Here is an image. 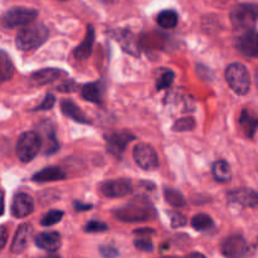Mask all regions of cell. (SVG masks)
I'll list each match as a JSON object with an SVG mask.
<instances>
[{
  "mask_svg": "<svg viewBox=\"0 0 258 258\" xmlns=\"http://www.w3.org/2000/svg\"><path fill=\"white\" fill-rule=\"evenodd\" d=\"M113 216L121 222L135 223V222H148L156 218V212L148 201L134 199L131 203L113 211Z\"/></svg>",
  "mask_w": 258,
  "mask_h": 258,
  "instance_id": "cell-1",
  "label": "cell"
},
{
  "mask_svg": "<svg viewBox=\"0 0 258 258\" xmlns=\"http://www.w3.org/2000/svg\"><path fill=\"white\" fill-rule=\"evenodd\" d=\"M48 35L49 30L44 24H29L18 32L15 37V45L20 50L35 49L48 39Z\"/></svg>",
  "mask_w": 258,
  "mask_h": 258,
  "instance_id": "cell-2",
  "label": "cell"
},
{
  "mask_svg": "<svg viewBox=\"0 0 258 258\" xmlns=\"http://www.w3.org/2000/svg\"><path fill=\"white\" fill-rule=\"evenodd\" d=\"M231 23L238 32H248L256 27L258 22V5L251 3H241L232 9Z\"/></svg>",
  "mask_w": 258,
  "mask_h": 258,
  "instance_id": "cell-3",
  "label": "cell"
},
{
  "mask_svg": "<svg viewBox=\"0 0 258 258\" xmlns=\"http://www.w3.org/2000/svg\"><path fill=\"white\" fill-rule=\"evenodd\" d=\"M226 78L229 87L237 95H246L251 88V75L246 66L242 63H232L226 71Z\"/></svg>",
  "mask_w": 258,
  "mask_h": 258,
  "instance_id": "cell-4",
  "label": "cell"
},
{
  "mask_svg": "<svg viewBox=\"0 0 258 258\" xmlns=\"http://www.w3.org/2000/svg\"><path fill=\"white\" fill-rule=\"evenodd\" d=\"M42 149V141L37 131H27L19 136L17 143V156L23 163L32 161Z\"/></svg>",
  "mask_w": 258,
  "mask_h": 258,
  "instance_id": "cell-5",
  "label": "cell"
},
{
  "mask_svg": "<svg viewBox=\"0 0 258 258\" xmlns=\"http://www.w3.org/2000/svg\"><path fill=\"white\" fill-rule=\"evenodd\" d=\"M38 17V12L30 8H12L8 10L2 18V22L5 27L15 28V27H27L32 24Z\"/></svg>",
  "mask_w": 258,
  "mask_h": 258,
  "instance_id": "cell-6",
  "label": "cell"
},
{
  "mask_svg": "<svg viewBox=\"0 0 258 258\" xmlns=\"http://www.w3.org/2000/svg\"><path fill=\"white\" fill-rule=\"evenodd\" d=\"M133 156L135 163L144 170H154L159 166V158L155 149L145 143H140L134 148Z\"/></svg>",
  "mask_w": 258,
  "mask_h": 258,
  "instance_id": "cell-7",
  "label": "cell"
},
{
  "mask_svg": "<svg viewBox=\"0 0 258 258\" xmlns=\"http://www.w3.org/2000/svg\"><path fill=\"white\" fill-rule=\"evenodd\" d=\"M133 140H135V136L126 130L115 131V133L108 134V135L106 136L107 151L110 154H112L113 156L120 158L123 154V151L126 150V146H127Z\"/></svg>",
  "mask_w": 258,
  "mask_h": 258,
  "instance_id": "cell-8",
  "label": "cell"
},
{
  "mask_svg": "<svg viewBox=\"0 0 258 258\" xmlns=\"http://www.w3.org/2000/svg\"><path fill=\"white\" fill-rule=\"evenodd\" d=\"M223 256L227 258H243L249 252V246L242 236H231L224 239L221 244Z\"/></svg>",
  "mask_w": 258,
  "mask_h": 258,
  "instance_id": "cell-9",
  "label": "cell"
},
{
  "mask_svg": "<svg viewBox=\"0 0 258 258\" xmlns=\"http://www.w3.org/2000/svg\"><path fill=\"white\" fill-rule=\"evenodd\" d=\"M236 48L248 58H258V32L252 29L241 33L236 39Z\"/></svg>",
  "mask_w": 258,
  "mask_h": 258,
  "instance_id": "cell-10",
  "label": "cell"
},
{
  "mask_svg": "<svg viewBox=\"0 0 258 258\" xmlns=\"http://www.w3.org/2000/svg\"><path fill=\"white\" fill-rule=\"evenodd\" d=\"M100 190L107 198H122L133 190L131 181L127 179L106 180L100 184Z\"/></svg>",
  "mask_w": 258,
  "mask_h": 258,
  "instance_id": "cell-11",
  "label": "cell"
},
{
  "mask_svg": "<svg viewBox=\"0 0 258 258\" xmlns=\"http://www.w3.org/2000/svg\"><path fill=\"white\" fill-rule=\"evenodd\" d=\"M228 199L232 203L239 204L246 208L258 209V193L253 189L249 188H239L236 190H232L228 194Z\"/></svg>",
  "mask_w": 258,
  "mask_h": 258,
  "instance_id": "cell-12",
  "label": "cell"
},
{
  "mask_svg": "<svg viewBox=\"0 0 258 258\" xmlns=\"http://www.w3.org/2000/svg\"><path fill=\"white\" fill-rule=\"evenodd\" d=\"M34 211V201L27 193H18L12 202V214L15 218H24Z\"/></svg>",
  "mask_w": 258,
  "mask_h": 258,
  "instance_id": "cell-13",
  "label": "cell"
},
{
  "mask_svg": "<svg viewBox=\"0 0 258 258\" xmlns=\"http://www.w3.org/2000/svg\"><path fill=\"white\" fill-rule=\"evenodd\" d=\"M38 135H39L40 141H42V146L44 149L45 155H52V154L57 153V150L59 149V144H58L57 138H55L54 128L49 122H45L40 126Z\"/></svg>",
  "mask_w": 258,
  "mask_h": 258,
  "instance_id": "cell-14",
  "label": "cell"
},
{
  "mask_svg": "<svg viewBox=\"0 0 258 258\" xmlns=\"http://www.w3.org/2000/svg\"><path fill=\"white\" fill-rule=\"evenodd\" d=\"M32 234H33V227L30 224H22L19 226L18 228L17 233H15L14 239H13V243H12V252L14 254H19L23 253L25 251V248L28 247L29 244L30 238H32Z\"/></svg>",
  "mask_w": 258,
  "mask_h": 258,
  "instance_id": "cell-15",
  "label": "cell"
},
{
  "mask_svg": "<svg viewBox=\"0 0 258 258\" xmlns=\"http://www.w3.org/2000/svg\"><path fill=\"white\" fill-rule=\"evenodd\" d=\"M35 244L38 248L48 252H55L60 248L62 239L58 232H43L35 237Z\"/></svg>",
  "mask_w": 258,
  "mask_h": 258,
  "instance_id": "cell-16",
  "label": "cell"
},
{
  "mask_svg": "<svg viewBox=\"0 0 258 258\" xmlns=\"http://www.w3.org/2000/svg\"><path fill=\"white\" fill-rule=\"evenodd\" d=\"M64 75L66 73L63 71L58 70V68H44V70L33 73L32 77H30V82L34 86H44L59 80L60 76Z\"/></svg>",
  "mask_w": 258,
  "mask_h": 258,
  "instance_id": "cell-17",
  "label": "cell"
},
{
  "mask_svg": "<svg viewBox=\"0 0 258 258\" xmlns=\"http://www.w3.org/2000/svg\"><path fill=\"white\" fill-rule=\"evenodd\" d=\"M93 43H95V29H93L92 25H88L85 39H83V42L81 43V44L76 48L75 52H73L76 59H87V58L92 54Z\"/></svg>",
  "mask_w": 258,
  "mask_h": 258,
  "instance_id": "cell-18",
  "label": "cell"
},
{
  "mask_svg": "<svg viewBox=\"0 0 258 258\" xmlns=\"http://www.w3.org/2000/svg\"><path fill=\"white\" fill-rule=\"evenodd\" d=\"M66 179L64 171L58 166H48L33 175L32 180L35 183H49V181H58Z\"/></svg>",
  "mask_w": 258,
  "mask_h": 258,
  "instance_id": "cell-19",
  "label": "cell"
},
{
  "mask_svg": "<svg viewBox=\"0 0 258 258\" xmlns=\"http://www.w3.org/2000/svg\"><path fill=\"white\" fill-rule=\"evenodd\" d=\"M239 125H241L242 130L247 138H253L258 128V116L251 110L244 108L239 116Z\"/></svg>",
  "mask_w": 258,
  "mask_h": 258,
  "instance_id": "cell-20",
  "label": "cell"
},
{
  "mask_svg": "<svg viewBox=\"0 0 258 258\" xmlns=\"http://www.w3.org/2000/svg\"><path fill=\"white\" fill-rule=\"evenodd\" d=\"M60 110H62V112L64 113L66 116L72 118L76 122L86 123V125H87V123H91L90 118L86 116V113L83 112L75 102H72V101L63 100L62 102H60Z\"/></svg>",
  "mask_w": 258,
  "mask_h": 258,
  "instance_id": "cell-21",
  "label": "cell"
},
{
  "mask_svg": "<svg viewBox=\"0 0 258 258\" xmlns=\"http://www.w3.org/2000/svg\"><path fill=\"white\" fill-rule=\"evenodd\" d=\"M103 90H105L103 83L101 81H97V82L87 83V85L83 86L81 95L86 101H90V102L93 103H101L102 102Z\"/></svg>",
  "mask_w": 258,
  "mask_h": 258,
  "instance_id": "cell-22",
  "label": "cell"
},
{
  "mask_svg": "<svg viewBox=\"0 0 258 258\" xmlns=\"http://www.w3.org/2000/svg\"><path fill=\"white\" fill-rule=\"evenodd\" d=\"M213 176L216 178L217 181L221 183H227L232 179V170L231 166L227 161L218 160L213 164Z\"/></svg>",
  "mask_w": 258,
  "mask_h": 258,
  "instance_id": "cell-23",
  "label": "cell"
},
{
  "mask_svg": "<svg viewBox=\"0 0 258 258\" xmlns=\"http://www.w3.org/2000/svg\"><path fill=\"white\" fill-rule=\"evenodd\" d=\"M13 73H14V66L9 55L0 50V85L9 81L13 77Z\"/></svg>",
  "mask_w": 258,
  "mask_h": 258,
  "instance_id": "cell-24",
  "label": "cell"
},
{
  "mask_svg": "<svg viewBox=\"0 0 258 258\" xmlns=\"http://www.w3.org/2000/svg\"><path fill=\"white\" fill-rule=\"evenodd\" d=\"M158 24L165 29H171L178 24V14L174 10H164L158 15Z\"/></svg>",
  "mask_w": 258,
  "mask_h": 258,
  "instance_id": "cell-25",
  "label": "cell"
},
{
  "mask_svg": "<svg viewBox=\"0 0 258 258\" xmlns=\"http://www.w3.org/2000/svg\"><path fill=\"white\" fill-rule=\"evenodd\" d=\"M164 197H165V201L168 202L171 207L180 208V207L185 206V198H184L183 194L179 190H176V189L165 188L164 189Z\"/></svg>",
  "mask_w": 258,
  "mask_h": 258,
  "instance_id": "cell-26",
  "label": "cell"
},
{
  "mask_svg": "<svg viewBox=\"0 0 258 258\" xmlns=\"http://www.w3.org/2000/svg\"><path fill=\"white\" fill-rule=\"evenodd\" d=\"M117 42L121 43V45H122L123 50H126V52H128L130 54L133 55H139L140 54V50H139V47L138 44H136L135 39L133 38V35H131V33H125V34H121L120 37L117 35Z\"/></svg>",
  "mask_w": 258,
  "mask_h": 258,
  "instance_id": "cell-27",
  "label": "cell"
},
{
  "mask_svg": "<svg viewBox=\"0 0 258 258\" xmlns=\"http://www.w3.org/2000/svg\"><path fill=\"white\" fill-rule=\"evenodd\" d=\"M214 226L213 219L208 214H197L191 218V227L197 231H208Z\"/></svg>",
  "mask_w": 258,
  "mask_h": 258,
  "instance_id": "cell-28",
  "label": "cell"
},
{
  "mask_svg": "<svg viewBox=\"0 0 258 258\" xmlns=\"http://www.w3.org/2000/svg\"><path fill=\"white\" fill-rule=\"evenodd\" d=\"M64 213L62 211H57V209H53V211L48 212L44 217L42 218L40 221V224L44 227H50V226H54V224L59 223L60 219L63 218Z\"/></svg>",
  "mask_w": 258,
  "mask_h": 258,
  "instance_id": "cell-29",
  "label": "cell"
},
{
  "mask_svg": "<svg viewBox=\"0 0 258 258\" xmlns=\"http://www.w3.org/2000/svg\"><path fill=\"white\" fill-rule=\"evenodd\" d=\"M196 127V121L193 117H183L176 120L173 125V130L176 133H184V131H191Z\"/></svg>",
  "mask_w": 258,
  "mask_h": 258,
  "instance_id": "cell-30",
  "label": "cell"
},
{
  "mask_svg": "<svg viewBox=\"0 0 258 258\" xmlns=\"http://www.w3.org/2000/svg\"><path fill=\"white\" fill-rule=\"evenodd\" d=\"M174 77H175V75H174L173 71L168 70V71H165L164 73H161L160 77L158 78L156 88H158V90H164V88H168L169 86L173 83Z\"/></svg>",
  "mask_w": 258,
  "mask_h": 258,
  "instance_id": "cell-31",
  "label": "cell"
},
{
  "mask_svg": "<svg viewBox=\"0 0 258 258\" xmlns=\"http://www.w3.org/2000/svg\"><path fill=\"white\" fill-rule=\"evenodd\" d=\"M108 229V226L103 222L100 221H91L90 223L86 224L85 231L88 233H100V232H105Z\"/></svg>",
  "mask_w": 258,
  "mask_h": 258,
  "instance_id": "cell-32",
  "label": "cell"
},
{
  "mask_svg": "<svg viewBox=\"0 0 258 258\" xmlns=\"http://www.w3.org/2000/svg\"><path fill=\"white\" fill-rule=\"evenodd\" d=\"M171 219V227L173 228H180V227H184L186 223H188V219L184 214L179 213V212H169Z\"/></svg>",
  "mask_w": 258,
  "mask_h": 258,
  "instance_id": "cell-33",
  "label": "cell"
},
{
  "mask_svg": "<svg viewBox=\"0 0 258 258\" xmlns=\"http://www.w3.org/2000/svg\"><path fill=\"white\" fill-rule=\"evenodd\" d=\"M134 244H135L136 248L140 249V251H144V252L153 251V242H151L149 238H143V237H140V238L134 241Z\"/></svg>",
  "mask_w": 258,
  "mask_h": 258,
  "instance_id": "cell-34",
  "label": "cell"
},
{
  "mask_svg": "<svg viewBox=\"0 0 258 258\" xmlns=\"http://www.w3.org/2000/svg\"><path fill=\"white\" fill-rule=\"evenodd\" d=\"M54 103H55V97L52 95V93H48V95L44 97V100H43V102L40 103L39 106H37V107H35L33 111L50 110V108L54 106Z\"/></svg>",
  "mask_w": 258,
  "mask_h": 258,
  "instance_id": "cell-35",
  "label": "cell"
},
{
  "mask_svg": "<svg viewBox=\"0 0 258 258\" xmlns=\"http://www.w3.org/2000/svg\"><path fill=\"white\" fill-rule=\"evenodd\" d=\"M100 253L105 258H116L118 256V251L112 246H101Z\"/></svg>",
  "mask_w": 258,
  "mask_h": 258,
  "instance_id": "cell-36",
  "label": "cell"
},
{
  "mask_svg": "<svg viewBox=\"0 0 258 258\" xmlns=\"http://www.w3.org/2000/svg\"><path fill=\"white\" fill-rule=\"evenodd\" d=\"M8 237H9V232H8L7 227L0 226V251L5 247L8 242Z\"/></svg>",
  "mask_w": 258,
  "mask_h": 258,
  "instance_id": "cell-37",
  "label": "cell"
},
{
  "mask_svg": "<svg viewBox=\"0 0 258 258\" xmlns=\"http://www.w3.org/2000/svg\"><path fill=\"white\" fill-rule=\"evenodd\" d=\"M75 88H76L75 83H73L72 81H67V82H66L64 85L60 86L59 90L63 91V92H67V91H70V92H71V91H75Z\"/></svg>",
  "mask_w": 258,
  "mask_h": 258,
  "instance_id": "cell-38",
  "label": "cell"
},
{
  "mask_svg": "<svg viewBox=\"0 0 258 258\" xmlns=\"http://www.w3.org/2000/svg\"><path fill=\"white\" fill-rule=\"evenodd\" d=\"M134 233L138 234L139 237H143V236H149V234H154L155 232H154V229H150V228H141V229H136Z\"/></svg>",
  "mask_w": 258,
  "mask_h": 258,
  "instance_id": "cell-39",
  "label": "cell"
},
{
  "mask_svg": "<svg viewBox=\"0 0 258 258\" xmlns=\"http://www.w3.org/2000/svg\"><path fill=\"white\" fill-rule=\"evenodd\" d=\"M75 208L77 209L78 212H85V211H88V209L92 208V206H91V204L81 203V202H75Z\"/></svg>",
  "mask_w": 258,
  "mask_h": 258,
  "instance_id": "cell-40",
  "label": "cell"
},
{
  "mask_svg": "<svg viewBox=\"0 0 258 258\" xmlns=\"http://www.w3.org/2000/svg\"><path fill=\"white\" fill-rule=\"evenodd\" d=\"M4 213V193L0 190V216Z\"/></svg>",
  "mask_w": 258,
  "mask_h": 258,
  "instance_id": "cell-41",
  "label": "cell"
},
{
  "mask_svg": "<svg viewBox=\"0 0 258 258\" xmlns=\"http://www.w3.org/2000/svg\"><path fill=\"white\" fill-rule=\"evenodd\" d=\"M185 258H206L202 253H190L188 254Z\"/></svg>",
  "mask_w": 258,
  "mask_h": 258,
  "instance_id": "cell-42",
  "label": "cell"
},
{
  "mask_svg": "<svg viewBox=\"0 0 258 258\" xmlns=\"http://www.w3.org/2000/svg\"><path fill=\"white\" fill-rule=\"evenodd\" d=\"M100 2L105 3V4H113V3H116L117 0H100Z\"/></svg>",
  "mask_w": 258,
  "mask_h": 258,
  "instance_id": "cell-43",
  "label": "cell"
},
{
  "mask_svg": "<svg viewBox=\"0 0 258 258\" xmlns=\"http://www.w3.org/2000/svg\"><path fill=\"white\" fill-rule=\"evenodd\" d=\"M254 78H256V85L258 86V68H257V71H256V76H254Z\"/></svg>",
  "mask_w": 258,
  "mask_h": 258,
  "instance_id": "cell-44",
  "label": "cell"
},
{
  "mask_svg": "<svg viewBox=\"0 0 258 258\" xmlns=\"http://www.w3.org/2000/svg\"><path fill=\"white\" fill-rule=\"evenodd\" d=\"M47 258H60V257L57 256V254H52V256H48Z\"/></svg>",
  "mask_w": 258,
  "mask_h": 258,
  "instance_id": "cell-45",
  "label": "cell"
},
{
  "mask_svg": "<svg viewBox=\"0 0 258 258\" xmlns=\"http://www.w3.org/2000/svg\"><path fill=\"white\" fill-rule=\"evenodd\" d=\"M216 2H218V3H226V2H228V0H216Z\"/></svg>",
  "mask_w": 258,
  "mask_h": 258,
  "instance_id": "cell-46",
  "label": "cell"
},
{
  "mask_svg": "<svg viewBox=\"0 0 258 258\" xmlns=\"http://www.w3.org/2000/svg\"><path fill=\"white\" fill-rule=\"evenodd\" d=\"M163 258H175V257H163Z\"/></svg>",
  "mask_w": 258,
  "mask_h": 258,
  "instance_id": "cell-47",
  "label": "cell"
}]
</instances>
